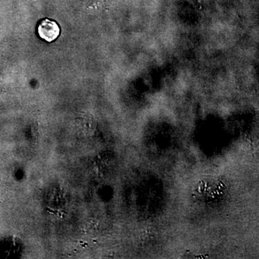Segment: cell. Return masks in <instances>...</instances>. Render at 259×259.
<instances>
[{"instance_id": "6da1fadb", "label": "cell", "mask_w": 259, "mask_h": 259, "mask_svg": "<svg viewBox=\"0 0 259 259\" xmlns=\"http://www.w3.org/2000/svg\"><path fill=\"white\" fill-rule=\"evenodd\" d=\"M37 32L41 38L48 42H52L59 37L60 28L54 20L44 19L39 24Z\"/></svg>"}]
</instances>
